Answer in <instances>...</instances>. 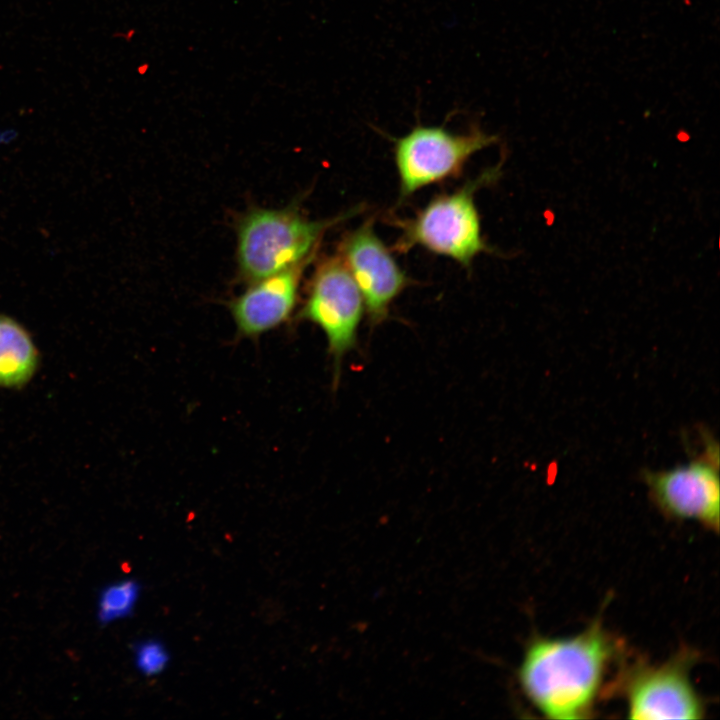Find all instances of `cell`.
<instances>
[{"label": "cell", "instance_id": "obj_1", "mask_svg": "<svg viewBox=\"0 0 720 720\" xmlns=\"http://www.w3.org/2000/svg\"><path fill=\"white\" fill-rule=\"evenodd\" d=\"M614 648L599 623L574 638L534 641L518 670L519 683L547 717L584 718L591 710Z\"/></svg>", "mask_w": 720, "mask_h": 720}, {"label": "cell", "instance_id": "obj_2", "mask_svg": "<svg viewBox=\"0 0 720 720\" xmlns=\"http://www.w3.org/2000/svg\"><path fill=\"white\" fill-rule=\"evenodd\" d=\"M360 210L352 208L334 218L312 220L296 205L250 208L235 225L238 278L248 284L313 261L325 233Z\"/></svg>", "mask_w": 720, "mask_h": 720}, {"label": "cell", "instance_id": "obj_3", "mask_svg": "<svg viewBox=\"0 0 720 720\" xmlns=\"http://www.w3.org/2000/svg\"><path fill=\"white\" fill-rule=\"evenodd\" d=\"M499 176V166L485 169L455 190L434 196L413 216L391 221L400 231L393 250L423 248L465 269L478 255L494 252L483 237L475 195Z\"/></svg>", "mask_w": 720, "mask_h": 720}, {"label": "cell", "instance_id": "obj_4", "mask_svg": "<svg viewBox=\"0 0 720 720\" xmlns=\"http://www.w3.org/2000/svg\"><path fill=\"white\" fill-rule=\"evenodd\" d=\"M498 137L477 125L452 132L445 126L417 124L393 139L399 202L419 190L460 176L471 157L496 143Z\"/></svg>", "mask_w": 720, "mask_h": 720}, {"label": "cell", "instance_id": "obj_5", "mask_svg": "<svg viewBox=\"0 0 720 720\" xmlns=\"http://www.w3.org/2000/svg\"><path fill=\"white\" fill-rule=\"evenodd\" d=\"M365 311L363 298L340 255L324 256L306 286L298 319L320 328L326 338L337 382L343 358L357 344Z\"/></svg>", "mask_w": 720, "mask_h": 720}, {"label": "cell", "instance_id": "obj_6", "mask_svg": "<svg viewBox=\"0 0 720 720\" xmlns=\"http://www.w3.org/2000/svg\"><path fill=\"white\" fill-rule=\"evenodd\" d=\"M703 450L688 463L665 470H645L642 480L655 505L666 515L693 519L718 531L719 445L707 435Z\"/></svg>", "mask_w": 720, "mask_h": 720}, {"label": "cell", "instance_id": "obj_7", "mask_svg": "<svg viewBox=\"0 0 720 720\" xmlns=\"http://www.w3.org/2000/svg\"><path fill=\"white\" fill-rule=\"evenodd\" d=\"M336 252L342 258L363 298L371 324L383 322L391 305L411 284L392 253L374 229L373 219L345 233Z\"/></svg>", "mask_w": 720, "mask_h": 720}, {"label": "cell", "instance_id": "obj_8", "mask_svg": "<svg viewBox=\"0 0 720 720\" xmlns=\"http://www.w3.org/2000/svg\"><path fill=\"white\" fill-rule=\"evenodd\" d=\"M307 261L248 283L228 303L237 335L258 338L285 324L296 310Z\"/></svg>", "mask_w": 720, "mask_h": 720}, {"label": "cell", "instance_id": "obj_9", "mask_svg": "<svg viewBox=\"0 0 720 720\" xmlns=\"http://www.w3.org/2000/svg\"><path fill=\"white\" fill-rule=\"evenodd\" d=\"M631 719H699L703 706L681 659L637 670L627 688Z\"/></svg>", "mask_w": 720, "mask_h": 720}, {"label": "cell", "instance_id": "obj_10", "mask_svg": "<svg viewBox=\"0 0 720 720\" xmlns=\"http://www.w3.org/2000/svg\"><path fill=\"white\" fill-rule=\"evenodd\" d=\"M37 364L38 353L27 331L11 318L0 316V386L26 384Z\"/></svg>", "mask_w": 720, "mask_h": 720}, {"label": "cell", "instance_id": "obj_11", "mask_svg": "<svg viewBox=\"0 0 720 720\" xmlns=\"http://www.w3.org/2000/svg\"><path fill=\"white\" fill-rule=\"evenodd\" d=\"M140 594L141 586L134 579H123L106 585L98 596V621L106 625L130 616Z\"/></svg>", "mask_w": 720, "mask_h": 720}, {"label": "cell", "instance_id": "obj_12", "mask_svg": "<svg viewBox=\"0 0 720 720\" xmlns=\"http://www.w3.org/2000/svg\"><path fill=\"white\" fill-rule=\"evenodd\" d=\"M170 653L165 644L156 638L138 641L133 647L136 669L146 677L163 673L170 663Z\"/></svg>", "mask_w": 720, "mask_h": 720}]
</instances>
